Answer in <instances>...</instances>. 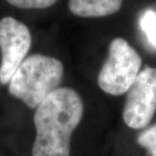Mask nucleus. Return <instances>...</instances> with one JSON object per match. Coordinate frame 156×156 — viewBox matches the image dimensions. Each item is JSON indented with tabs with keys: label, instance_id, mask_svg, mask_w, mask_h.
Masks as SVG:
<instances>
[{
	"label": "nucleus",
	"instance_id": "obj_4",
	"mask_svg": "<svg viewBox=\"0 0 156 156\" xmlns=\"http://www.w3.org/2000/svg\"><path fill=\"white\" fill-rule=\"evenodd\" d=\"M156 112V68L145 67L127 91L123 120L132 129H143Z\"/></svg>",
	"mask_w": 156,
	"mask_h": 156
},
{
	"label": "nucleus",
	"instance_id": "obj_6",
	"mask_svg": "<svg viewBox=\"0 0 156 156\" xmlns=\"http://www.w3.org/2000/svg\"><path fill=\"white\" fill-rule=\"evenodd\" d=\"M123 0H69L70 12L79 17H105L122 8Z\"/></svg>",
	"mask_w": 156,
	"mask_h": 156
},
{
	"label": "nucleus",
	"instance_id": "obj_1",
	"mask_svg": "<svg viewBox=\"0 0 156 156\" xmlns=\"http://www.w3.org/2000/svg\"><path fill=\"white\" fill-rule=\"evenodd\" d=\"M83 101L76 90L59 87L36 108L37 130L32 156H70V141L83 117Z\"/></svg>",
	"mask_w": 156,
	"mask_h": 156
},
{
	"label": "nucleus",
	"instance_id": "obj_9",
	"mask_svg": "<svg viewBox=\"0 0 156 156\" xmlns=\"http://www.w3.org/2000/svg\"><path fill=\"white\" fill-rule=\"evenodd\" d=\"M10 5L23 9H44L51 7L58 0H5Z\"/></svg>",
	"mask_w": 156,
	"mask_h": 156
},
{
	"label": "nucleus",
	"instance_id": "obj_3",
	"mask_svg": "<svg viewBox=\"0 0 156 156\" xmlns=\"http://www.w3.org/2000/svg\"><path fill=\"white\" fill-rule=\"evenodd\" d=\"M141 66L142 58L138 52L125 39H114L98 73V86L108 94H124L138 76Z\"/></svg>",
	"mask_w": 156,
	"mask_h": 156
},
{
	"label": "nucleus",
	"instance_id": "obj_8",
	"mask_svg": "<svg viewBox=\"0 0 156 156\" xmlns=\"http://www.w3.org/2000/svg\"><path fill=\"white\" fill-rule=\"evenodd\" d=\"M137 142L148 151L150 156H156V124L140 133Z\"/></svg>",
	"mask_w": 156,
	"mask_h": 156
},
{
	"label": "nucleus",
	"instance_id": "obj_5",
	"mask_svg": "<svg viewBox=\"0 0 156 156\" xmlns=\"http://www.w3.org/2000/svg\"><path fill=\"white\" fill-rule=\"evenodd\" d=\"M32 46V35L26 24L11 16L0 20V83H9Z\"/></svg>",
	"mask_w": 156,
	"mask_h": 156
},
{
	"label": "nucleus",
	"instance_id": "obj_2",
	"mask_svg": "<svg viewBox=\"0 0 156 156\" xmlns=\"http://www.w3.org/2000/svg\"><path fill=\"white\" fill-rule=\"evenodd\" d=\"M63 63L51 56L34 54L20 65L8 83V91L30 108H37L47 96L60 87Z\"/></svg>",
	"mask_w": 156,
	"mask_h": 156
},
{
	"label": "nucleus",
	"instance_id": "obj_7",
	"mask_svg": "<svg viewBox=\"0 0 156 156\" xmlns=\"http://www.w3.org/2000/svg\"><path fill=\"white\" fill-rule=\"evenodd\" d=\"M139 23L149 43L156 48V12L150 9L144 11Z\"/></svg>",
	"mask_w": 156,
	"mask_h": 156
}]
</instances>
